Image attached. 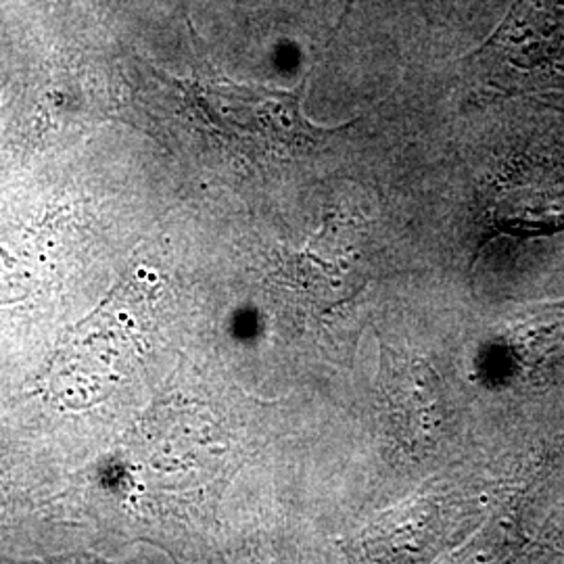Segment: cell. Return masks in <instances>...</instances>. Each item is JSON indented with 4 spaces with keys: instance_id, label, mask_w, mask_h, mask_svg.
Instances as JSON below:
<instances>
[{
    "instance_id": "5",
    "label": "cell",
    "mask_w": 564,
    "mask_h": 564,
    "mask_svg": "<svg viewBox=\"0 0 564 564\" xmlns=\"http://www.w3.org/2000/svg\"><path fill=\"white\" fill-rule=\"evenodd\" d=\"M351 7H354V0H347V7H345V9H347V11H351Z\"/></svg>"
},
{
    "instance_id": "4",
    "label": "cell",
    "mask_w": 564,
    "mask_h": 564,
    "mask_svg": "<svg viewBox=\"0 0 564 564\" xmlns=\"http://www.w3.org/2000/svg\"><path fill=\"white\" fill-rule=\"evenodd\" d=\"M468 59L505 63L521 74L564 67V0H514L502 23Z\"/></svg>"
},
{
    "instance_id": "3",
    "label": "cell",
    "mask_w": 564,
    "mask_h": 564,
    "mask_svg": "<svg viewBox=\"0 0 564 564\" xmlns=\"http://www.w3.org/2000/svg\"><path fill=\"white\" fill-rule=\"evenodd\" d=\"M328 220L323 230L297 253H291L279 272V284L303 312L324 314L356 297L366 282L362 256L351 239Z\"/></svg>"
},
{
    "instance_id": "1",
    "label": "cell",
    "mask_w": 564,
    "mask_h": 564,
    "mask_svg": "<svg viewBox=\"0 0 564 564\" xmlns=\"http://www.w3.org/2000/svg\"><path fill=\"white\" fill-rule=\"evenodd\" d=\"M307 80L310 76L293 90L223 78L176 80V84L228 141L239 142L256 155L291 158L321 147L349 126L328 130L305 118L303 101Z\"/></svg>"
},
{
    "instance_id": "2",
    "label": "cell",
    "mask_w": 564,
    "mask_h": 564,
    "mask_svg": "<svg viewBox=\"0 0 564 564\" xmlns=\"http://www.w3.org/2000/svg\"><path fill=\"white\" fill-rule=\"evenodd\" d=\"M377 395L387 435L408 454L437 442L445 424V393L437 372L423 358L381 345Z\"/></svg>"
}]
</instances>
